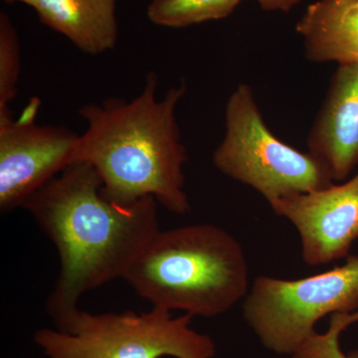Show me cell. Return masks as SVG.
Segmentation results:
<instances>
[{"label": "cell", "mask_w": 358, "mask_h": 358, "mask_svg": "<svg viewBox=\"0 0 358 358\" xmlns=\"http://www.w3.org/2000/svg\"><path fill=\"white\" fill-rule=\"evenodd\" d=\"M102 186L94 167L76 162L23 206L57 251L59 274L46 303L57 329L79 312L85 294L122 279L160 230L154 199L117 203Z\"/></svg>", "instance_id": "obj_1"}, {"label": "cell", "mask_w": 358, "mask_h": 358, "mask_svg": "<svg viewBox=\"0 0 358 358\" xmlns=\"http://www.w3.org/2000/svg\"><path fill=\"white\" fill-rule=\"evenodd\" d=\"M159 76L150 72L131 100L109 98L90 103L78 113L87 122L80 134L74 164H89L102 180L108 199L131 204L154 199L167 210L185 215L192 208L185 192L186 148L176 108L186 84L157 96Z\"/></svg>", "instance_id": "obj_2"}, {"label": "cell", "mask_w": 358, "mask_h": 358, "mask_svg": "<svg viewBox=\"0 0 358 358\" xmlns=\"http://www.w3.org/2000/svg\"><path fill=\"white\" fill-rule=\"evenodd\" d=\"M122 280L152 308L215 317L249 292L243 247L213 224L159 230Z\"/></svg>", "instance_id": "obj_3"}, {"label": "cell", "mask_w": 358, "mask_h": 358, "mask_svg": "<svg viewBox=\"0 0 358 358\" xmlns=\"http://www.w3.org/2000/svg\"><path fill=\"white\" fill-rule=\"evenodd\" d=\"M225 133L212 162L228 178L253 188L268 203L334 185L329 167L271 131L248 84L238 85L226 102Z\"/></svg>", "instance_id": "obj_4"}, {"label": "cell", "mask_w": 358, "mask_h": 358, "mask_svg": "<svg viewBox=\"0 0 358 358\" xmlns=\"http://www.w3.org/2000/svg\"><path fill=\"white\" fill-rule=\"evenodd\" d=\"M192 317L150 312L80 310L61 329H41L35 345L47 358H213V339L192 327Z\"/></svg>", "instance_id": "obj_5"}, {"label": "cell", "mask_w": 358, "mask_h": 358, "mask_svg": "<svg viewBox=\"0 0 358 358\" xmlns=\"http://www.w3.org/2000/svg\"><path fill=\"white\" fill-rule=\"evenodd\" d=\"M242 310L264 348L293 357L317 334L320 319L358 310V256H348L343 265L303 279L257 277Z\"/></svg>", "instance_id": "obj_6"}, {"label": "cell", "mask_w": 358, "mask_h": 358, "mask_svg": "<svg viewBox=\"0 0 358 358\" xmlns=\"http://www.w3.org/2000/svg\"><path fill=\"white\" fill-rule=\"evenodd\" d=\"M41 101L33 96L20 117L0 114V209L10 212L74 164L80 134L37 122Z\"/></svg>", "instance_id": "obj_7"}, {"label": "cell", "mask_w": 358, "mask_h": 358, "mask_svg": "<svg viewBox=\"0 0 358 358\" xmlns=\"http://www.w3.org/2000/svg\"><path fill=\"white\" fill-rule=\"evenodd\" d=\"M270 205L298 231L308 265H327L348 257L358 239V171L339 185Z\"/></svg>", "instance_id": "obj_8"}, {"label": "cell", "mask_w": 358, "mask_h": 358, "mask_svg": "<svg viewBox=\"0 0 358 358\" xmlns=\"http://www.w3.org/2000/svg\"><path fill=\"white\" fill-rule=\"evenodd\" d=\"M307 145L334 181L343 182L358 164V63L341 64L331 78Z\"/></svg>", "instance_id": "obj_9"}, {"label": "cell", "mask_w": 358, "mask_h": 358, "mask_svg": "<svg viewBox=\"0 0 358 358\" xmlns=\"http://www.w3.org/2000/svg\"><path fill=\"white\" fill-rule=\"evenodd\" d=\"M296 30L310 62L358 63V0H317L307 7Z\"/></svg>", "instance_id": "obj_10"}, {"label": "cell", "mask_w": 358, "mask_h": 358, "mask_svg": "<svg viewBox=\"0 0 358 358\" xmlns=\"http://www.w3.org/2000/svg\"><path fill=\"white\" fill-rule=\"evenodd\" d=\"M117 0H38L39 20L87 55L115 48L119 39Z\"/></svg>", "instance_id": "obj_11"}, {"label": "cell", "mask_w": 358, "mask_h": 358, "mask_svg": "<svg viewBox=\"0 0 358 358\" xmlns=\"http://www.w3.org/2000/svg\"><path fill=\"white\" fill-rule=\"evenodd\" d=\"M242 0H152L147 16L155 25L186 28L220 20L234 13Z\"/></svg>", "instance_id": "obj_12"}, {"label": "cell", "mask_w": 358, "mask_h": 358, "mask_svg": "<svg viewBox=\"0 0 358 358\" xmlns=\"http://www.w3.org/2000/svg\"><path fill=\"white\" fill-rule=\"evenodd\" d=\"M21 70L20 42L13 21L0 13V114L11 112Z\"/></svg>", "instance_id": "obj_13"}, {"label": "cell", "mask_w": 358, "mask_h": 358, "mask_svg": "<svg viewBox=\"0 0 358 358\" xmlns=\"http://www.w3.org/2000/svg\"><path fill=\"white\" fill-rule=\"evenodd\" d=\"M358 322V310L334 313L327 333L313 334L293 358H358V352L345 355L339 345V338L350 324Z\"/></svg>", "instance_id": "obj_14"}, {"label": "cell", "mask_w": 358, "mask_h": 358, "mask_svg": "<svg viewBox=\"0 0 358 358\" xmlns=\"http://www.w3.org/2000/svg\"><path fill=\"white\" fill-rule=\"evenodd\" d=\"M264 10L289 13L301 0H256Z\"/></svg>", "instance_id": "obj_15"}, {"label": "cell", "mask_w": 358, "mask_h": 358, "mask_svg": "<svg viewBox=\"0 0 358 358\" xmlns=\"http://www.w3.org/2000/svg\"><path fill=\"white\" fill-rule=\"evenodd\" d=\"M6 1L7 4H13L15 3V2H21V3H24L26 6H31L34 8L35 6H36L38 0H3Z\"/></svg>", "instance_id": "obj_16"}]
</instances>
